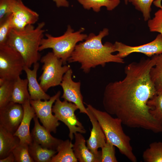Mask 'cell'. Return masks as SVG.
Wrapping results in <instances>:
<instances>
[{"mask_svg": "<svg viewBox=\"0 0 162 162\" xmlns=\"http://www.w3.org/2000/svg\"></svg>", "mask_w": 162, "mask_h": 162, "instance_id": "cell-38", "label": "cell"}, {"mask_svg": "<svg viewBox=\"0 0 162 162\" xmlns=\"http://www.w3.org/2000/svg\"><path fill=\"white\" fill-rule=\"evenodd\" d=\"M156 55L155 64L151 69L149 74L157 95H158L162 94V54Z\"/></svg>", "mask_w": 162, "mask_h": 162, "instance_id": "cell-24", "label": "cell"}, {"mask_svg": "<svg viewBox=\"0 0 162 162\" xmlns=\"http://www.w3.org/2000/svg\"><path fill=\"white\" fill-rule=\"evenodd\" d=\"M124 3L126 4H127L128 3V0H124Z\"/></svg>", "mask_w": 162, "mask_h": 162, "instance_id": "cell-37", "label": "cell"}, {"mask_svg": "<svg viewBox=\"0 0 162 162\" xmlns=\"http://www.w3.org/2000/svg\"><path fill=\"white\" fill-rule=\"evenodd\" d=\"M28 83L27 78L23 79L20 77L14 81L11 102L22 105L30 100Z\"/></svg>", "mask_w": 162, "mask_h": 162, "instance_id": "cell-20", "label": "cell"}, {"mask_svg": "<svg viewBox=\"0 0 162 162\" xmlns=\"http://www.w3.org/2000/svg\"><path fill=\"white\" fill-rule=\"evenodd\" d=\"M39 66V64L37 62L34 64L33 68L31 70L25 65L23 70L26 74L28 80V89L31 100H47L51 97L43 90L37 79Z\"/></svg>", "mask_w": 162, "mask_h": 162, "instance_id": "cell-17", "label": "cell"}, {"mask_svg": "<svg viewBox=\"0 0 162 162\" xmlns=\"http://www.w3.org/2000/svg\"><path fill=\"white\" fill-rule=\"evenodd\" d=\"M16 0H0V19L12 13L13 5Z\"/></svg>", "mask_w": 162, "mask_h": 162, "instance_id": "cell-33", "label": "cell"}, {"mask_svg": "<svg viewBox=\"0 0 162 162\" xmlns=\"http://www.w3.org/2000/svg\"><path fill=\"white\" fill-rule=\"evenodd\" d=\"M87 115L89 117L92 124V128L90 136L86 142L87 146L90 150L95 154H99L101 151H98L105 143V136L98 122L91 111L86 107Z\"/></svg>", "mask_w": 162, "mask_h": 162, "instance_id": "cell-15", "label": "cell"}, {"mask_svg": "<svg viewBox=\"0 0 162 162\" xmlns=\"http://www.w3.org/2000/svg\"><path fill=\"white\" fill-rule=\"evenodd\" d=\"M154 0H128L135 9L140 11L142 14L145 21H148L150 19L151 5Z\"/></svg>", "mask_w": 162, "mask_h": 162, "instance_id": "cell-30", "label": "cell"}, {"mask_svg": "<svg viewBox=\"0 0 162 162\" xmlns=\"http://www.w3.org/2000/svg\"><path fill=\"white\" fill-rule=\"evenodd\" d=\"M20 142L18 137L0 126V159L12 153Z\"/></svg>", "mask_w": 162, "mask_h": 162, "instance_id": "cell-19", "label": "cell"}, {"mask_svg": "<svg viewBox=\"0 0 162 162\" xmlns=\"http://www.w3.org/2000/svg\"><path fill=\"white\" fill-rule=\"evenodd\" d=\"M61 94L59 91L48 100H30V101L36 116L43 126L50 133H56L57 128L60 124L57 118L52 114V107L53 103L60 97Z\"/></svg>", "mask_w": 162, "mask_h": 162, "instance_id": "cell-9", "label": "cell"}, {"mask_svg": "<svg viewBox=\"0 0 162 162\" xmlns=\"http://www.w3.org/2000/svg\"><path fill=\"white\" fill-rule=\"evenodd\" d=\"M14 81L0 78V109L11 102Z\"/></svg>", "mask_w": 162, "mask_h": 162, "instance_id": "cell-27", "label": "cell"}, {"mask_svg": "<svg viewBox=\"0 0 162 162\" xmlns=\"http://www.w3.org/2000/svg\"><path fill=\"white\" fill-rule=\"evenodd\" d=\"M33 119L34 126L31 133L32 141L43 148L56 151L58 145L62 140L52 136L50 132L40 124L36 116Z\"/></svg>", "mask_w": 162, "mask_h": 162, "instance_id": "cell-14", "label": "cell"}, {"mask_svg": "<svg viewBox=\"0 0 162 162\" xmlns=\"http://www.w3.org/2000/svg\"><path fill=\"white\" fill-rule=\"evenodd\" d=\"M45 23L27 26L24 29H12L7 38L6 44L18 52L23 58L25 65L30 68L32 64L40 60L39 49L44 38Z\"/></svg>", "mask_w": 162, "mask_h": 162, "instance_id": "cell-3", "label": "cell"}, {"mask_svg": "<svg viewBox=\"0 0 162 162\" xmlns=\"http://www.w3.org/2000/svg\"><path fill=\"white\" fill-rule=\"evenodd\" d=\"M40 61L43 64V71L38 80L40 86L46 92L50 88L60 85L64 74L70 67L69 65L63 66L62 61L52 52H48L42 57Z\"/></svg>", "mask_w": 162, "mask_h": 162, "instance_id": "cell-6", "label": "cell"}, {"mask_svg": "<svg viewBox=\"0 0 162 162\" xmlns=\"http://www.w3.org/2000/svg\"><path fill=\"white\" fill-rule=\"evenodd\" d=\"M142 158L145 162H162V141L151 143L143 152Z\"/></svg>", "mask_w": 162, "mask_h": 162, "instance_id": "cell-25", "label": "cell"}, {"mask_svg": "<svg viewBox=\"0 0 162 162\" xmlns=\"http://www.w3.org/2000/svg\"><path fill=\"white\" fill-rule=\"evenodd\" d=\"M161 1L162 0H155L153 3L156 6L159 8L160 9H162V5L161 4Z\"/></svg>", "mask_w": 162, "mask_h": 162, "instance_id": "cell-36", "label": "cell"}, {"mask_svg": "<svg viewBox=\"0 0 162 162\" xmlns=\"http://www.w3.org/2000/svg\"><path fill=\"white\" fill-rule=\"evenodd\" d=\"M74 138L73 149L78 161L80 162H101V153L96 154L92 152L86 145V141L82 134L76 133Z\"/></svg>", "mask_w": 162, "mask_h": 162, "instance_id": "cell-18", "label": "cell"}, {"mask_svg": "<svg viewBox=\"0 0 162 162\" xmlns=\"http://www.w3.org/2000/svg\"><path fill=\"white\" fill-rule=\"evenodd\" d=\"M25 66L21 55L6 44L0 45V78L14 81Z\"/></svg>", "mask_w": 162, "mask_h": 162, "instance_id": "cell-7", "label": "cell"}, {"mask_svg": "<svg viewBox=\"0 0 162 162\" xmlns=\"http://www.w3.org/2000/svg\"><path fill=\"white\" fill-rule=\"evenodd\" d=\"M147 24L151 32L162 34V9H160L154 13V17L148 21Z\"/></svg>", "mask_w": 162, "mask_h": 162, "instance_id": "cell-32", "label": "cell"}, {"mask_svg": "<svg viewBox=\"0 0 162 162\" xmlns=\"http://www.w3.org/2000/svg\"><path fill=\"white\" fill-rule=\"evenodd\" d=\"M30 101H27L22 105L24 110L23 116L18 129L14 134L19 138L20 143L28 145L32 142L30 131L31 122L36 116Z\"/></svg>", "mask_w": 162, "mask_h": 162, "instance_id": "cell-16", "label": "cell"}, {"mask_svg": "<svg viewBox=\"0 0 162 162\" xmlns=\"http://www.w3.org/2000/svg\"><path fill=\"white\" fill-rule=\"evenodd\" d=\"M54 2L58 7H68L69 4L67 0H52Z\"/></svg>", "mask_w": 162, "mask_h": 162, "instance_id": "cell-34", "label": "cell"}, {"mask_svg": "<svg viewBox=\"0 0 162 162\" xmlns=\"http://www.w3.org/2000/svg\"><path fill=\"white\" fill-rule=\"evenodd\" d=\"M23 115L22 105L10 102L0 109V126L14 134L20 124Z\"/></svg>", "mask_w": 162, "mask_h": 162, "instance_id": "cell-12", "label": "cell"}, {"mask_svg": "<svg viewBox=\"0 0 162 162\" xmlns=\"http://www.w3.org/2000/svg\"><path fill=\"white\" fill-rule=\"evenodd\" d=\"M115 146L108 140L101 148V162H117Z\"/></svg>", "mask_w": 162, "mask_h": 162, "instance_id": "cell-31", "label": "cell"}, {"mask_svg": "<svg viewBox=\"0 0 162 162\" xmlns=\"http://www.w3.org/2000/svg\"><path fill=\"white\" fill-rule=\"evenodd\" d=\"M16 162H34L30 155L28 145L20 142L12 151Z\"/></svg>", "mask_w": 162, "mask_h": 162, "instance_id": "cell-29", "label": "cell"}, {"mask_svg": "<svg viewBox=\"0 0 162 162\" xmlns=\"http://www.w3.org/2000/svg\"><path fill=\"white\" fill-rule=\"evenodd\" d=\"M87 10L92 9L96 12L100 10L102 7H105L109 11H111L116 8L120 3V0H77Z\"/></svg>", "mask_w": 162, "mask_h": 162, "instance_id": "cell-23", "label": "cell"}, {"mask_svg": "<svg viewBox=\"0 0 162 162\" xmlns=\"http://www.w3.org/2000/svg\"><path fill=\"white\" fill-rule=\"evenodd\" d=\"M85 29L81 28L78 31L74 32L68 25L65 33L59 37H54L46 34V38L42 39L39 47V51L50 48L52 52L65 64L71 56L78 43L84 40L88 35L82 33Z\"/></svg>", "mask_w": 162, "mask_h": 162, "instance_id": "cell-5", "label": "cell"}, {"mask_svg": "<svg viewBox=\"0 0 162 162\" xmlns=\"http://www.w3.org/2000/svg\"><path fill=\"white\" fill-rule=\"evenodd\" d=\"M156 55L133 62L124 68L122 80L105 86L103 104L105 111L132 128H141L154 133L162 132L160 127L149 112L148 100L157 95L150 76L155 64Z\"/></svg>", "mask_w": 162, "mask_h": 162, "instance_id": "cell-1", "label": "cell"}, {"mask_svg": "<svg viewBox=\"0 0 162 162\" xmlns=\"http://www.w3.org/2000/svg\"><path fill=\"white\" fill-rule=\"evenodd\" d=\"M15 162V157L12 153H10L4 158L0 159V162Z\"/></svg>", "mask_w": 162, "mask_h": 162, "instance_id": "cell-35", "label": "cell"}, {"mask_svg": "<svg viewBox=\"0 0 162 162\" xmlns=\"http://www.w3.org/2000/svg\"><path fill=\"white\" fill-rule=\"evenodd\" d=\"M28 150L30 156L36 162H51L52 157L57 153L56 150L43 148L33 141L28 145Z\"/></svg>", "mask_w": 162, "mask_h": 162, "instance_id": "cell-22", "label": "cell"}, {"mask_svg": "<svg viewBox=\"0 0 162 162\" xmlns=\"http://www.w3.org/2000/svg\"><path fill=\"white\" fill-rule=\"evenodd\" d=\"M13 17L11 25L13 29L20 30L27 26L33 25L39 18L38 14L26 6L21 0H16L12 10Z\"/></svg>", "mask_w": 162, "mask_h": 162, "instance_id": "cell-13", "label": "cell"}, {"mask_svg": "<svg viewBox=\"0 0 162 162\" xmlns=\"http://www.w3.org/2000/svg\"><path fill=\"white\" fill-rule=\"evenodd\" d=\"M72 74V70L70 68L63 76L60 85L63 91L61 98L64 100L75 104L77 106L80 113L87 115V111L84 105L83 97L80 90L81 83L73 80Z\"/></svg>", "mask_w": 162, "mask_h": 162, "instance_id": "cell-10", "label": "cell"}, {"mask_svg": "<svg viewBox=\"0 0 162 162\" xmlns=\"http://www.w3.org/2000/svg\"><path fill=\"white\" fill-rule=\"evenodd\" d=\"M86 106L98 122L106 140L116 147L119 152L130 161L137 162L130 144L131 139L124 132L121 120L113 117L106 111L98 110L91 104H86Z\"/></svg>", "mask_w": 162, "mask_h": 162, "instance_id": "cell-4", "label": "cell"}, {"mask_svg": "<svg viewBox=\"0 0 162 162\" xmlns=\"http://www.w3.org/2000/svg\"><path fill=\"white\" fill-rule=\"evenodd\" d=\"M147 105L150 113L159 124L162 132V94L156 95L149 100Z\"/></svg>", "mask_w": 162, "mask_h": 162, "instance_id": "cell-26", "label": "cell"}, {"mask_svg": "<svg viewBox=\"0 0 162 162\" xmlns=\"http://www.w3.org/2000/svg\"><path fill=\"white\" fill-rule=\"evenodd\" d=\"M109 34L108 29L105 28L98 35L89 34L84 41L76 45L68 62L79 63L80 69L86 74L91 68L99 65L104 67L108 63L124 64L123 58L112 54L115 52L113 44L108 42L102 44L103 38Z\"/></svg>", "mask_w": 162, "mask_h": 162, "instance_id": "cell-2", "label": "cell"}, {"mask_svg": "<svg viewBox=\"0 0 162 162\" xmlns=\"http://www.w3.org/2000/svg\"><path fill=\"white\" fill-rule=\"evenodd\" d=\"M12 17L11 13L0 19V45L6 44L8 37L13 29L11 25Z\"/></svg>", "mask_w": 162, "mask_h": 162, "instance_id": "cell-28", "label": "cell"}, {"mask_svg": "<svg viewBox=\"0 0 162 162\" xmlns=\"http://www.w3.org/2000/svg\"><path fill=\"white\" fill-rule=\"evenodd\" d=\"M77 109L78 108L75 104L65 100L62 101L59 97L52 106V111L54 115L58 121L63 122L68 127V136L70 140H73L76 133H86L84 127L75 115V112Z\"/></svg>", "mask_w": 162, "mask_h": 162, "instance_id": "cell-8", "label": "cell"}, {"mask_svg": "<svg viewBox=\"0 0 162 162\" xmlns=\"http://www.w3.org/2000/svg\"><path fill=\"white\" fill-rule=\"evenodd\" d=\"M115 52L119 57L123 58L134 52L141 53L148 57L162 54V34H159L152 41L136 46L127 45L121 42L116 41L113 44Z\"/></svg>", "mask_w": 162, "mask_h": 162, "instance_id": "cell-11", "label": "cell"}, {"mask_svg": "<svg viewBox=\"0 0 162 162\" xmlns=\"http://www.w3.org/2000/svg\"><path fill=\"white\" fill-rule=\"evenodd\" d=\"M71 141L68 139L62 140L57 148V154L52 157L51 162L78 161L73 151V144Z\"/></svg>", "mask_w": 162, "mask_h": 162, "instance_id": "cell-21", "label": "cell"}]
</instances>
